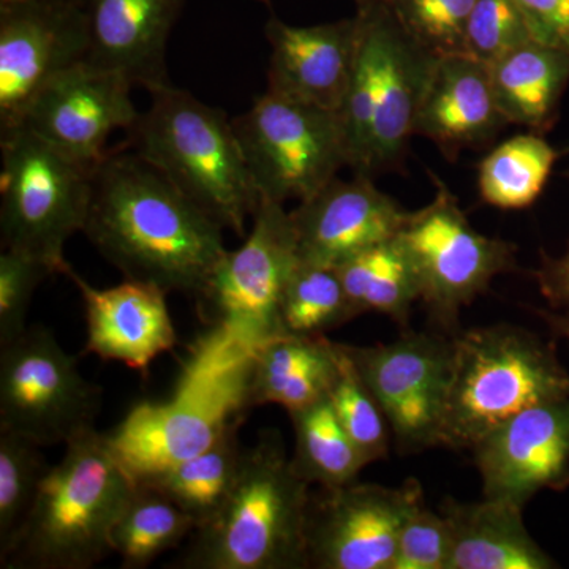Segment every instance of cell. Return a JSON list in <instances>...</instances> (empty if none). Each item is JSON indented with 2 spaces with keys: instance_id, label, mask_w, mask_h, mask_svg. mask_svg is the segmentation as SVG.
Returning a JSON list of instances; mask_svg holds the SVG:
<instances>
[{
  "instance_id": "obj_1",
  "label": "cell",
  "mask_w": 569,
  "mask_h": 569,
  "mask_svg": "<svg viewBox=\"0 0 569 569\" xmlns=\"http://www.w3.org/2000/svg\"><path fill=\"white\" fill-rule=\"evenodd\" d=\"M82 233L123 279L197 298L227 253L222 224L130 149L97 164Z\"/></svg>"
},
{
  "instance_id": "obj_2",
  "label": "cell",
  "mask_w": 569,
  "mask_h": 569,
  "mask_svg": "<svg viewBox=\"0 0 569 569\" xmlns=\"http://www.w3.org/2000/svg\"><path fill=\"white\" fill-rule=\"evenodd\" d=\"M257 351L224 326L212 323L190 346L173 392L137 403L108 443L134 485L200 455L239 421H246Z\"/></svg>"
},
{
  "instance_id": "obj_3",
  "label": "cell",
  "mask_w": 569,
  "mask_h": 569,
  "mask_svg": "<svg viewBox=\"0 0 569 569\" xmlns=\"http://www.w3.org/2000/svg\"><path fill=\"white\" fill-rule=\"evenodd\" d=\"M310 488L288 458L280 433L266 430L246 449L223 507L190 535L189 545L168 568H309Z\"/></svg>"
},
{
  "instance_id": "obj_4",
  "label": "cell",
  "mask_w": 569,
  "mask_h": 569,
  "mask_svg": "<svg viewBox=\"0 0 569 569\" xmlns=\"http://www.w3.org/2000/svg\"><path fill=\"white\" fill-rule=\"evenodd\" d=\"M137 488L108 443L86 430L50 467L2 569H89L111 556V533Z\"/></svg>"
},
{
  "instance_id": "obj_5",
  "label": "cell",
  "mask_w": 569,
  "mask_h": 569,
  "mask_svg": "<svg viewBox=\"0 0 569 569\" xmlns=\"http://www.w3.org/2000/svg\"><path fill=\"white\" fill-rule=\"evenodd\" d=\"M127 130V148L162 171L223 228L246 238L258 206L249 168L224 111L164 86Z\"/></svg>"
},
{
  "instance_id": "obj_6",
  "label": "cell",
  "mask_w": 569,
  "mask_h": 569,
  "mask_svg": "<svg viewBox=\"0 0 569 569\" xmlns=\"http://www.w3.org/2000/svg\"><path fill=\"white\" fill-rule=\"evenodd\" d=\"M569 399V373L552 346L511 325L452 337L441 447L471 449L493 427L538 403Z\"/></svg>"
},
{
  "instance_id": "obj_7",
  "label": "cell",
  "mask_w": 569,
  "mask_h": 569,
  "mask_svg": "<svg viewBox=\"0 0 569 569\" xmlns=\"http://www.w3.org/2000/svg\"><path fill=\"white\" fill-rule=\"evenodd\" d=\"M355 69L339 114L348 146L367 153L366 176L399 167L438 56L400 26L385 2L361 7Z\"/></svg>"
},
{
  "instance_id": "obj_8",
  "label": "cell",
  "mask_w": 569,
  "mask_h": 569,
  "mask_svg": "<svg viewBox=\"0 0 569 569\" xmlns=\"http://www.w3.org/2000/svg\"><path fill=\"white\" fill-rule=\"evenodd\" d=\"M0 236L66 274L63 247L82 233L91 208L96 168L78 162L28 127L0 132Z\"/></svg>"
},
{
  "instance_id": "obj_9",
  "label": "cell",
  "mask_w": 569,
  "mask_h": 569,
  "mask_svg": "<svg viewBox=\"0 0 569 569\" xmlns=\"http://www.w3.org/2000/svg\"><path fill=\"white\" fill-rule=\"evenodd\" d=\"M258 200L302 201L348 167L339 112L268 91L233 119Z\"/></svg>"
},
{
  "instance_id": "obj_10",
  "label": "cell",
  "mask_w": 569,
  "mask_h": 569,
  "mask_svg": "<svg viewBox=\"0 0 569 569\" xmlns=\"http://www.w3.org/2000/svg\"><path fill=\"white\" fill-rule=\"evenodd\" d=\"M436 187L429 204L407 213L397 241L417 274L430 316L452 329L463 307L485 293L497 276L515 268L516 247L479 233L455 194L438 179Z\"/></svg>"
},
{
  "instance_id": "obj_11",
  "label": "cell",
  "mask_w": 569,
  "mask_h": 569,
  "mask_svg": "<svg viewBox=\"0 0 569 569\" xmlns=\"http://www.w3.org/2000/svg\"><path fill=\"white\" fill-rule=\"evenodd\" d=\"M100 406L102 391L82 377L50 329L29 326L0 347V429L41 448L66 445L96 427Z\"/></svg>"
},
{
  "instance_id": "obj_12",
  "label": "cell",
  "mask_w": 569,
  "mask_h": 569,
  "mask_svg": "<svg viewBox=\"0 0 569 569\" xmlns=\"http://www.w3.org/2000/svg\"><path fill=\"white\" fill-rule=\"evenodd\" d=\"M252 230L239 249L227 250L200 301L213 323L230 329L252 350L284 336L280 306L299 263L290 212L276 201H258Z\"/></svg>"
},
{
  "instance_id": "obj_13",
  "label": "cell",
  "mask_w": 569,
  "mask_h": 569,
  "mask_svg": "<svg viewBox=\"0 0 569 569\" xmlns=\"http://www.w3.org/2000/svg\"><path fill=\"white\" fill-rule=\"evenodd\" d=\"M342 346L387 417L400 451L438 447L451 381L452 337L408 332L391 343Z\"/></svg>"
},
{
  "instance_id": "obj_14",
  "label": "cell",
  "mask_w": 569,
  "mask_h": 569,
  "mask_svg": "<svg viewBox=\"0 0 569 569\" xmlns=\"http://www.w3.org/2000/svg\"><path fill=\"white\" fill-rule=\"evenodd\" d=\"M89 51L81 0L0 3V132L20 126L41 89L88 61Z\"/></svg>"
},
{
  "instance_id": "obj_15",
  "label": "cell",
  "mask_w": 569,
  "mask_h": 569,
  "mask_svg": "<svg viewBox=\"0 0 569 569\" xmlns=\"http://www.w3.org/2000/svg\"><path fill=\"white\" fill-rule=\"evenodd\" d=\"M417 479L399 488L351 482L312 496L309 568L391 569L408 516L425 503Z\"/></svg>"
},
{
  "instance_id": "obj_16",
  "label": "cell",
  "mask_w": 569,
  "mask_h": 569,
  "mask_svg": "<svg viewBox=\"0 0 569 569\" xmlns=\"http://www.w3.org/2000/svg\"><path fill=\"white\" fill-rule=\"evenodd\" d=\"M132 88L118 71L78 63L41 89L20 126L78 162L97 168L108 156V138L116 130L127 132L140 116Z\"/></svg>"
},
{
  "instance_id": "obj_17",
  "label": "cell",
  "mask_w": 569,
  "mask_h": 569,
  "mask_svg": "<svg viewBox=\"0 0 569 569\" xmlns=\"http://www.w3.org/2000/svg\"><path fill=\"white\" fill-rule=\"evenodd\" d=\"M490 500L522 508L541 490L569 488V399L538 403L471 448Z\"/></svg>"
},
{
  "instance_id": "obj_18",
  "label": "cell",
  "mask_w": 569,
  "mask_h": 569,
  "mask_svg": "<svg viewBox=\"0 0 569 569\" xmlns=\"http://www.w3.org/2000/svg\"><path fill=\"white\" fill-rule=\"evenodd\" d=\"M407 213L369 176L335 178L290 212L299 260L336 268L396 238Z\"/></svg>"
},
{
  "instance_id": "obj_19",
  "label": "cell",
  "mask_w": 569,
  "mask_h": 569,
  "mask_svg": "<svg viewBox=\"0 0 569 569\" xmlns=\"http://www.w3.org/2000/svg\"><path fill=\"white\" fill-rule=\"evenodd\" d=\"M80 290L86 318L84 355L121 362L148 376L159 356L178 343L167 291L157 284L123 279L111 288H93L67 268L66 274Z\"/></svg>"
},
{
  "instance_id": "obj_20",
  "label": "cell",
  "mask_w": 569,
  "mask_h": 569,
  "mask_svg": "<svg viewBox=\"0 0 569 569\" xmlns=\"http://www.w3.org/2000/svg\"><path fill=\"white\" fill-rule=\"evenodd\" d=\"M264 33L271 47L268 91L339 112L358 54V17L317 26L271 17Z\"/></svg>"
},
{
  "instance_id": "obj_21",
  "label": "cell",
  "mask_w": 569,
  "mask_h": 569,
  "mask_svg": "<svg viewBox=\"0 0 569 569\" xmlns=\"http://www.w3.org/2000/svg\"><path fill=\"white\" fill-rule=\"evenodd\" d=\"M89 20L88 62L123 74L149 93L173 84L167 48L186 0H81Z\"/></svg>"
},
{
  "instance_id": "obj_22",
  "label": "cell",
  "mask_w": 569,
  "mask_h": 569,
  "mask_svg": "<svg viewBox=\"0 0 569 569\" xmlns=\"http://www.w3.org/2000/svg\"><path fill=\"white\" fill-rule=\"evenodd\" d=\"M508 126L498 108L488 63L468 54L438 58L419 107L415 134L448 159L488 144Z\"/></svg>"
},
{
  "instance_id": "obj_23",
  "label": "cell",
  "mask_w": 569,
  "mask_h": 569,
  "mask_svg": "<svg viewBox=\"0 0 569 569\" xmlns=\"http://www.w3.org/2000/svg\"><path fill=\"white\" fill-rule=\"evenodd\" d=\"M522 508L485 498L460 503L448 498L441 515L449 527L447 569H552L556 560L531 538Z\"/></svg>"
},
{
  "instance_id": "obj_24",
  "label": "cell",
  "mask_w": 569,
  "mask_h": 569,
  "mask_svg": "<svg viewBox=\"0 0 569 569\" xmlns=\"http://www.w3.org/2000/svg\"><path fill=\"white\" fill-rule=\"evenodd\" d=\"M489 70L507 122L548 132L569 82V51L530 40L489 63Z\"/></svg>"
},
{
  "instance_id": "obj_25",
  "label": "cell",
  "mask_w": 569,
  "mask_h": 569,
  "mask_svg": "<svg viewBox=\"0 0 569 569\" xmlns=\"http://www.w3.org/2000/svg\"><path fill=\"white\" fill-rule=\"evenodd\" d=\"M339 370V346L323 336H280L254 356L250 406L299 410L323 399Z\"/></svg>"
},
{
  "instance_id": "obj_26",
  "label": "cell",
  "mask_w": 569,
  "mask_h": 569,
  "mask_svg": "<svg viewBox=\"0 0 569 569\" xmlns=\"http://www.w3.org/2000/svg\"><path fill=\"white\" fill-rule=\"evenodd\" d=\"M242 422H236L211 447L200 455L168 468L140 485L151 486L192 516L197 529L206 526L230 496L246 449L239 441Z\"/></svg>"
},
{
  "instance_id": "obj_27",
  "label": "cell",
  "mask_w": 569,
  "mask_h": 569,
  "mask_svg": "<svg viewBox=\"0 0 569 569\" xmlns=\"http://www.w3.org/2000/svg\"><path fill=\"white\" fill-rule=\"evenodd\" d=\"M336 269L358 316L376 312L407 325L411 307L421 301L417 274L397 236L348 258Z\"/></svg>"
},
{
  "instance_id": "obj_28",
  "label": "cell",
  "mask_w": 569,
  "mask_h": 569,
  "mask_svg": "<svg viewBox=\"0 0 569 569\" xmlns=\"http://www.w3.org/2000/svg\"><path fill=\"white\" fill-rule=\"evenodd\" d=\"M295 429L296 470L310 486L336 489L351 485L369 463L337 418L328 396L290 411Z\"/></svg>"
},
{
  "instance_id": "obj_29",
  "label": "cell",
  "mask_w": 569,
  "mask_h": 569,
  "mask_svg": "<svg viewBox=\"0 0 569 569\" xmlns=\"http://www.w3.org/2000/svg\"><path fill=\"white\" fill-rule=\"evenodd\" d=\"M194 530L192 516L174 501L151 486L137 485L112 529V553L123 569L148 568L162 553L179 548Z\"/></svg>"
},
{
  "instance_id": "obj_30",
  "label": "cell",
  "mask_w": 569,
  "mask_h": 569,
  "mask_svg": "<svg viewBox=\"0 0 569 569\" xmlns=\"http://www.w3.org/2000/svg\"><path fill=\"white\" fill-rule=\"evenodd\" d=\"M557 157L541 133L518 134L501 142L479 163L482 201L503 211L530 208L545 190Z\"/></svg>"
},
{
  "instance_id": "obj_31",
  "label": "cell",
  "mask_w": 569,
  "mask_h": 569,
  "mask_svg": "<svg viewBox=\"0 0 569 569\" xmlns=\"http://www.w3.org/2000/svg\"><path fill=\"white\" fill-rule=\"evenodd\" d=\"M358 317L335 266L305 263L288 280L280 306L284 336H323Z\"/></svg>"
},
{
  "instance_id": "obj_32",
  "label": "cell",
  "mask_w": 569,
  "mask_h": 569,
  "mask_svg": "<svg viewBox=\"0 0 569 569\" xmlns=\"http://www.w3.org/2000/svg\"><path fill=\"white\" fill-rule=\"evenodd\" d=\"M40 449L29 438L0 429V563L24 530L50 470Z\"/></svg>"
},
{
  "instance_id": "obj_33",
  "label": "cell",
  "mask_w": 569,
  "mask_h": 569,
  "mask_svg": "<svg viewBox=\"0 0 569 569\" xmlns=\"http://www.w3.org/2000/svg\"><path fill=\"white\" fill-rule=\"evenodd\" d=\"M339 346V370L329 388L328 397L335 407L337 418L348 437L353 440L367 463L387 458L389 449V425L387 417L358 369Z\"/></svg>"
},
{
  "instance_id": "obj_34",
  "label": "cell",
  "mask_w": 569,
  "mask_h": 569,
  "mask_svg": "<svg viewBox=\"0 0 569 569\" xmlns=\"http://www.w3.org/2000/svg\"><path fill=\"white\" fill-rule=\"evenodd\" d=\"M477 0H385L419 44L441 56L466 54L468 20Z\"/></svg>"
},
{
  "instance_id": "obj_35",
  "label": "cell",
  "mask_w": 569,
  "mask_h": 569,
  "mask_svg": "<svg viewBox=\"0 0 569 569\" xmlns=\"http://www.w3.org/2000/svg\"><path fill=\"white\" fill-rule=\"evenodd\" d=\"M54 271L21 250L0 253V347L9 346L29 328L26 323L37 287Z\"/></svg>"
},
{
  "instance_id": "obj_36",
  "label": "cell",
  "mask_w": 569,
  "mask_h": 569,
  "mask_svg": "<svg viewBox=\"0 0 569 569\" xmlns=\"http://www.w3.org/2000/svg\"><path fill=\"white\" fill-rule=\"evenodd\" d=\"M535 40L516 0H477L468 20L466 54L492 63Z\"/></svg>"
},
{
  "instance_id": "obj_37",
  "label": "cell",
  "mask_w": 569,
  "mask_h": 569,
  "mask_svg": "<svg viewBox=\"0 0 569 569\" xmlns=\"http://www.w3.org/2000/svg\"><path fill=\"white\" fill-rule=\"evenodd\" d=\"M448 557L447 519L419 505L400 530L391 569H447Z\"/></svg>"
},
{
  "instance_id": "obj_38",
  "label": "cell",
  "mask_w": 569,
  "mask_h": 569,
  "mask_svg": "<svg viewBox=\"0 0 569 569\" xmlns=\"http://www.w3.org/2000/svg\"><path fill=\"white\" fill-rule=\"evenodd\" d=\"M531 36L569 51V0H516Z\"/></svg>"
},
{
  "instance_id": "obj_39",
  "label": "cell",
  "mask_w": 569,
  "mask_h": 569,
  "mask_svg": "<svg viewBox=\"0 0 569 569\" xmlns=\"http://www.w3.org/2000/svg\"><path fill=\"white\" fill-rule=\"evenodd\" d=\"M537 277L539 288L550 306L569 312V247L560 258L545 257Z\"/></svg>"
},
{
  "instance_id": "obj_40",
  "label": "cell",
  "mask_w": 569,
  "mask_h": 569,
  "mask_svg": "<svg viewBox=\"0 0 569 569\" xmlns=\"http://www.w3.org/2000/svg\"><path fill=\"white\" fill-rule=\"evenodd\" d=\"M546 320L548 323L559 332L560 336H563L565 339L569 342V317H560L553 316V313H545Z\"/></svg>"
},
{
  "instance_id": "obj_41",
  "label": "cell",
  "mask_w": 569,
  "mask_h": 569,
  "mask_svg": "<svg viewBox=\"0 0 569 569\" xmlns=\"http://www.w3.org/2000/svg\"><path fill=\"white\" fill-rule=\"evenodd\" d=\"M373 2H385V0H355L356 7L361 9V7L370 6Z\"/></svg>"
},
{
  "instance_id": "obj_42",
  "label": "cell",
  "mask_w": 569,
  "mask_h": 569,
  "mask_svg": "<svg viewBox=\"0 0 569 569\" xmlns=\"http://www.w3.org/2000/svg\"><path fill=\"white\" fill-rule=\"evenodd\" d=\"M6 2H22V0H0V3H6Z\"/></svg>"
},
{
  "instance_id": "obj_43",
  "label": "cell",
  "mask_w": 569,
  "mask_h": 569,
  "mask_svg": "<svg viewBox=\"0 0 569 569\" xmlns=\"http://www.w3.org/2000/svg\"><path fill=\"white\" fill-rule=\"evenodd\" d=\"M258 2L266 3V6H269V3H271V0H258Z\"/></svg>"
},
{
  "instance_id": "obj_44",
  "label": "cell",
  "mask_w": 569,
  "mask_h": 569,
  "mask_svg": "<svg viewBox=\"0 0 569 569\" xmlns=\"http://www.w3.org/2000/svg\"><path fill=\"white\" fill-rule=\"evenodd\" d=\"M565 153H569V148L565 149Z\"/></svg>"
}]
</instances>
